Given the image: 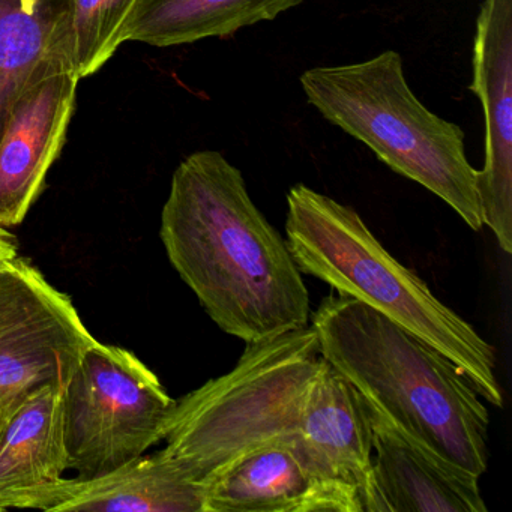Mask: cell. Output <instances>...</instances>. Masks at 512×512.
<instances>
[{
	"label": "cell",
	"mask_w": 512,
	"mask_h": 512,
	"mask_svg": "<svg viewBox=\"0 0 512 512\" xmlns=\"http://www.w3.org/2000/svg\"><path fill=\"white\" fill-rule=\"evenodd\" d=\"M472 83L485 122L478 170L482 224L512 253V0H484L473 40Z\"/></svg>",
	"instance_id": "9"
},
{
	"label": "cell",
	"mask_w": 512,
	"mask_h": 512,
	"mask_svg": "<svg viewBox=\"0 0 512 512\" xmlns=\"http://www.w3.org/2000/svg\"><path fill=\"white\" fill-rule=\"evenodd\" d=\"M136 0H71V61L77 79L97 74L118 52L119 32Z\"/></svg>",
	"instance_id": "17"
},
{
	"label": "cell",
	"mask_w": 512,
	"mask_h": 512,
	"mask_svg": "<svg viewBox=\"0 0 512 512\" xmlns=\"http://www.w3.org/2000/svg\"><path fill=\"white\" fill-rule=\"evenodd\" d=\"M64 388L44 383L0 403V512L70 470Z\"/></svg>",
	"instance_id": "13"
},
{
	"label": "cell",
	"mask_w": 512,
	"mask_h": 512,
	"mask_svg": "<svg viewBox=\"0 0 512 512\" xmlns=\"http://www.w3.org/2000/svg\"><path fill=\"white\" fill-rule=\"evenodd\" d=\"M206 487L161 449L92 478H61L28 491L16 509L203 512Z\"/></svg>",
	"instance_id": "12"
},
{
	"label": "cell",
	"mask_w": 512,
	"mask_h": 512,
	"mask_svg": "<svg viewBox=\"0 0 512 512\" xmlns=\"http://www.w3.org/2000/svg\"><path fill=\"white\" fill-rule=\"evenodd\" d=\"M364 401L373 431L364 512H487L479 476L440 457Z\"/></svg>",
	"instance_id": "11"
},
{
	"label": "cell",
	"mask_w": 512,
	"mask_h": 512,
	"mask_svg": "<svg viewBox=\"0 0 512 512\" xmlns=\"http://www.w3.org/2000/svg\"><path fill=\"white\" fill-rule=\"evenodd\" d=\"M320 353L383 415L440 457L481 478L490 415L460 368L368 305L326 296L314 311Z\"/></svg>",
	"instance_id": "2"
},
{
	"label": "cell",
	"mask_w": 512,
	"mask_h": 512,
	"mask_svg": "<svg viewBox=\"0 0 512 512\" xmlns=\"http://www.w3.org/2000/svg\"><path fill=\"white\" fill-rule=\"evenodd\" d=\"M95 341L73 301L32 263L19 254L0 263V403L67 385Z\"/></svg>",
	"instance_id": "7"
},
{
	"label": "cell",
	"mask_w": 512,
	"mask_h": 512,
	"mask_svg": "<svg viewBox=\"0 0 512 512\" xmlns=\"http://www.w3.org/2000/svg\"><path fill=\"white\" fill-rule=\"evenodd\" d=\"M326 364L311 325L245 344L229 373L176 400L163 451L206 487L260 446L301 440L302 415Z\"/></svg>",
	"instance_id": "4"
},
{
	"label": "cell",
	"mask_w": 512,
	"mask_h": 512,
	"mask_svg": "<svg viewBox=\"0 0 512 512\" xmlns=\"http://www.w3.org/2000/svg\"><path fill=\"white\" fill-rule=\"evenodd\" d=\"M160 236L224 334L253 344L310 325V293L286 239L220 152H194L176 167Z\"/></svg>",
	"instance_id": "1"
},
{
	"label": "cell",
	"mask_w": 512,
	"mask_h": 512,
	"mask_svg": "<svg viewBox=\"0 0 512 512\" xmlns=\"http://www.w3.org/2000/svg\"><path fill=\"white\" fill-rule=\"evenodd\" d=\"M17 254H19V251H17V242L13 233L0 226V263L13 259Z\"/></svg>",
	"instance_id": "18"
},
{
	"label": "cell",
	"mask_w": 512,
	"mask_h": 512,
	"mask_svg": "<svg viewBox=\"0 0 512 512\" xmlns=\"http://www.w3.org/2000/svg\"><path fill=\"white\" fill-rule=\"evenodd\" d=\"M175 403L134 353L95 341L64 388L70 470L92 478L146 454L164 439Z\"/></svg>",
	"instance_id": "6"
},
{
	"label": "cell",
	"mask_w": 512,
	"mask_h": 512,
	"mask_svg": "<svg viewBox=\"0 0 512 512\" xmlns=\"http://www.w3.org/2000/svg\"><path fill=\"white\" fill-rule=\"evenodd\" d=\"M71 0H0V137L44 62L71 61Z\"/></svg>",
	"instance_id": "16"
},
{
	"label": "cell",
	"mask_w": 512,
	"mask_h": 512,
	"mask_svg": "<svg viewBox=\"0 0 512 512\" xmlns=\"http://www.w3.org/2000/svg\"><path fill=\"white\" fill-rule=\"evenodd\" d=\"M203 512H364V505L359 491L329 476L301 440H281L211 479Z\"/></svg>",
	"instance_id": "10"
},
{
	"label": "cell",
	"mask_w": 512,
	"mask_h": 512,
	"mask_svg": "<svg viewBox=\"0 0 512 512\" xmlns=\"http://www.w3.org/2000/svg\"><path fill=\"white\" fill-rule=\"evenodd\" d=\"M301 442L329 476L356 488L364 505L373 469L370 416L362 395L329 364L308 397Z\"/></svg>",
	"instance_id": "14"
},
{
	"label": "cell",
	"mask_w": 512,
	"mask_h": 512,
	"mask_svg": "<svg viewBox=\"0 0 512 512\" xmlns=\"http://www.w3.org/2000/svg\"><path fill=\"white\" fill-rule=\"evenodd\" d=\"M299 82L326 121L368 146L392 172L439 197L470 229L484 227L478 170L467 160L463 130L416 98L400 53L311 68Z\"/></svg>",
	"instance_id": "5"
},
{
	"label": "cell",
	"mask_w": 512,
	"mask_h": 512,
	"mask_svg": "<svg viewBox=\"0 0 512 512\" xmlns=\"http://www.w3.org/2000/svg\"><path fill=\"white\" fill-rule=\"evenodd\" d=\"M286 241L301 272L412 332L451 359L482 400L503 406L494 347L401 265L355 209L295 185L287 193Z\"/></svg>",
	"instance_id": "3"
},
{
	"label": "cell",
	"mask_w": 512,
	"mask_h": 512,
	"mask_svg": "<svg viewBox=\"0 0 512 512\" xmlns=\"http://www.w3.org/2000/svg\"><path fill=\"white\" fill-rule=\"evenodd\" d=\"M73 64L44 62L14 104L0 137V226H19L46 187L76 109Z\"/></svg>",
	"instance_id": "8"
},
{
	"label": "cell",
	"mask_w": 512,
	"mask_h": 512,
	"mask_svg": "<svg viewBox=\"0 0 512 512\" xmlns=\"http://www.w3.org/2000/svg\"><path fill=\"white\" fill-rule=\"evenodd\" d=\"M304 0H136L119 32V43L152 47L229 38L241 29L271 22Z\"/></svg>",
	"instance_id": "15"
}]
</instances>
